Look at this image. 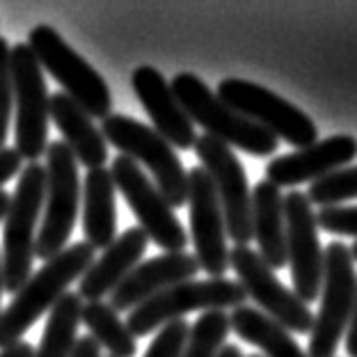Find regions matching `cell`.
Wrapping results in <instances>:
<instances>
[{"label": "cell", "instance_id": "cell-39", "mask_svg": "<svg viewBox=\"0 0 357 357\" xmlns=\"http://www.w3.org/2000/svg\"><path fill=\"white\" fill-rule=\"evenodd\" d=\"M245 357H264V355H245Z\"/></svg>", "mask_w": 357, "mask_h": 357}, {"label": "cell", "instance_id": "cell-12", "mask_svg": "<svg viewBox=\"0 0 357 357\" xmlns=\"http://www.w3.org/2000/svg\"><path fill=\"white\" fill-rule=\"evenodd\" d=\"M192 149L215 188L227 236L236 245H250L252 241V190L248 185V174L241 160L231 147L211 135H199Z\"/></svg>", "mask_w": 357, "mask_h": 357}, {"label": "cell", "instance_id": "cell-10", "mask_svg": "<svg viewBox=\"0 0 357 357\" xmlns=\"http://www.w3.org/2000/svg\"><path fill=\"white\" fill-rule=\"evenodd\" d=\"M215 96L238 115L248 117L275 137L305 149L319 140V128L312 117L298 108V105L282 99L280 94L271 92L264 85L250 83L241 78H227L218 85Z\"/></svg>", "mask_w": 357, "mask_h": 357}, {"label": "cell", "instance_id": "cell-7", "mask_svg": "<svg viewBox=\"0 0 357 357\" xmlns=\"http://www.w3.org/2000/svg\"><path fill=\"white\" fill-rule=\"evenodd\" d=\"M28 48L37 58L42 71H48L62 85L64 94L85 110L92 119H105L110 115L112 96L110 87L92 64L62 39L51 26H37L28 35Z\"/></svg>", "mask_w": 357, "mask_h": 357}, {"label": "cell", "instance_id": "cell-24", "mask_svg": "<svg viewBox=\"0 0 357 357\" xmlns=\"http://www.w3.org/2000/svg\"><path fill=\"white\" fill-rule=\"evenodd\" d=\"M80 312H83V303L78 294L67 291L48 312L42 344L32 357H69L78 342L76 332L80 326Z\"/></svg>", "mask_w": 357, "mask_h": 357}, {"label": "cell", "instance_id": "cell-8", "mask_svg": "<svg viewBox=\"0 0 357 357\" xmlns=\"http://www.w3.org/2000/svg\"><path fill=\"white\" fill-rule=\"evenodd\" d=\"M355 261L346 243H330L323 250L321 307L310 332V357H335L355 305Z\"/></svg>", "mask_w": 357, "mask_h": 357}, {"label": "cell", "instance_id": "cell-34", "mask_svg": "<svg viewBox=\"0 0 357 357\" xmlns=\"http://www.w3.org/2000/svg\"><path fill=\"white\" fill-rule=\"evenodd\" d=\"M35 355V348H32L28 342H19L5 351H0V357H32Z\"/></svg>", "mask_w": 357, "mask_h": 357}, {"label": "cell", "instance_id": "cell-36", "mask_svg": "<svg viewBox=\"0 0 357 357\" xmlns=\"http://www.w3.org/2000/svg\"><path fill=\"white\" fill-rule=\"evenodd\" d=\"M7 208H10V195H7L5 190H0V222L5 220Z\"/></svg>", "mask_w": 357, "mask_h": 357}, {"label": "cell", "instance_id": "cell-38", "mask_svg": "<svg viewBox=\"0 0 357 357\" xmlns=\"http://www.w3.org/2000/svg\"><path fill=\"white\" fill-rule=\"evenodd\" d=\"M351 255H353V261H357V241L353 243V248H351Z\"/></svg>", "mask_w": 357, "mask_h": 357}, {"label": "cell", "instance_id": "cell-3", "mask_svg": "<svg viewBox=\"0 0 357 357\" xmlns=\"http://www.w3.org/2000/svg\"><path fill=\"white\" fill-rule=\"evenodd\" d=\"M172 92L181 103L192 124H199L206 135L220 140L227 147H236L250 156L264 158L278 151L280 140L255 121L238 115L211 92L208 85L195 74H176L172 78Z\"/></svg>", "mask_w": 357, "mask_h": 357}, {"label": "cell", "instance_id": "cell-19", "mask_svg": "<svg viewBox=\"0 0 357 357\" xmlns=\"http://www.w3.org/2000/svg\"><path fill=\"white\" fill-rule=\"evenodd\" d=\"M147 245L149 238L140 227L126 229L83 273V278L78 282V298L87 300V303H101L142 261Z\"/></svg>", "mask_w": 357, "mask_h": 357}, {"label": "cell", "instance_id": "cell-17", "mask_svg": "<svg viewBox=\"0 0 357 357\" xmlns=\"http://www.w3.org/2000/svg\"><path fill=\"white\" fill-rule=\"evenodd\" d=\"M357 156V140L353 135H332L316 140L296 153L273 158L266 167L268 181L278 188H294L305 181H316L335 169H342Z\"/></svg>", "mask_w": 357, "mask_h": 357}, {"label": "cell", "instance_id": "cell-16", "mask_svg": "<svg viewBox=\"0 0 357 357\" xmlns=\"http://www.w3.org/2000/svg\"><path fill=\"white\" fill-rule=\"evenodd\" d=\"M133 92L149 115L153 131L167 140L174 149L190 151L197 142L195 124L176 101L165 76L153 67H137L131 78Z\"/></svg>", "mask_w": 357, "mask_h": 357}, {"label": "cell", "instance_id": "cell-22", "mask_svg": "<svg viewBox=\"0 0 357 357\" xmlns=\"http://www.w3.org/2000/svg\"><path fill=\"white\" fill-rule=\"evenodd\" d=\"M80 202L85 243L92 250H105L117 238V188L108 169H89Z\"/></svg>", "mask_w": 357, "mask_h": 357}, {"label": "cell", "instance_id": "cell-33", "mask_svg": "<svg viewBox=\"0 0 357 357\" xmlns=\"http://www.w3.org/2000/svg\"><path fill=\"white\" fill-rule=\"evenodd\" d=\"M348 335H346V353L351 357H357V291H355V305L351 321H348Z\"/></svg>", "mask_w": 357, "mask_h": 357}, {"label": "cell", "instance_id": "cell-15", "mask_svg": "<svg viewBox=\"0 0 357 357\" xmlns=\"http://www.w3.org/2000/svg\"><path fill=\"white\" fill-rule=\"evenodd\" d=\"M190 213V241L195 245V259L199 271L208 278H225L229 271V248H227V227L220 202L206 169L197 165L188 172V197Z\"/></svg>", "mask_w": 357, "mask_h": 357}, {"label": "cell", "instance_id": "cell-30", "mask_svg": "<svg viewBox=\"0 0 357 357\" xmlns=\"http://www.w3.org/2000/svg\"><path fill=\"white\" fill-rule=\"evenodd\" d=\"M316 227L328 234L357 238V206H326L314 213Z\"/></svg>", "mask_w": 357, "mask_h": 357}, {"label": "cell", "instance_id": "cell-21", "mask_svg": "<svg viewBox=\"0 0 357 357\" xmlns=\"http://www.w3.org/2000/svg\"><path fill=\"white\" fill-rule=\"evenodd\" d=\"M252 238L259 243V257L271 271L287 266L284 197L271 181H259L252 190Z\"/></svg>", "mask_w": 357, "mask_h": 357}, {"label": "cell", "instance_id": "cell-26", "mask_svg": "<svg viewBox=\"0 0 357 357\" xmlns=\"http://www.w3.org/2000/svg\"><path fill=\"white\" fill-rule=\"evenodd\" d=\"M229 332L231 326L227 312L222 310L204 312L192 323L181 357H218L227 337H229Z\"/></svg>", "mask_w": 357, "mask_h": 357}, {"label": "cell", "instance_id": "cell-23", "mask_svg": "<svg viewBox=\"0 0 357 357\" xmlns=\"http://www.w3.org/2000/svg\"><path fill=\"white\" fill-rule=\"evenodd\" d=\"M229 326L243 342L261 348L264 357H310L291 337V332L252 307H236L229 314Z\"/></svg>", "mask_w": 357, "mask_h": 357}, {"label": "cell", "instance_id": "cell-31", "mask_svg": "<svg viewBox=\"0 0 357 357\" xmlns=\"http://www.w3.org/2000/svg\"><path fill=\"white\" fill-rule=\"evenodd\" d=\"M21 165H23V160L19 153H16V149L12 147L0 149V188H3L10 178H14L16 172H21Z\"/></svg>", "mask_w": 357, "mask_h": 357}, {"label": "cell", "instance_id": "cell-14", "mask_svg": "<svg viewBox=\"0 0 357 357\" xmlns=\"http://www.w3.org/2000/svg\"><path fill=\"white\" fill-rule=\"evenodd\" d=\"M284 222L294 294L300 303L310 305L319 300L323 284V243L319 238L314 208L305 192L291 190L284 195Z\"/></svg>", "mask_w": 357, "mask_h": 357}, {"label": "cell", "instance_id": "cell-20", "mask_svg": "<svg viewBox=\"0 0 357 357\" xmlns=\"http://www.w3.org/2000/svg\"><path fill=\"white\" fill-rule=\"evenodd\" d=\"M48 117L58 126L64 137V144L74 153L76 163L87 169H99L108 160V142L94 126L92 117L69 99L64 92L51 94L48 101Z\"/></svg>", "mask_w": 357, "mask_h": 357}, {"label": "cell", "instance_id": "cell-1", "mask_svg": "<svg viewBox=\"0 0 357 357\" xmlns=\"http://www.w3.org/2000/svg\"><path fill=\"white\" fill-rule=\"evenodd\" d=\"M92 261L94 250L85 241L67 245L58 257L44 261L42 271L32 275L7 310L0 312V351L23 342L21 337L53 310V305L67 294L69 284L83 278Z\"/></svg>", "mask_w": 357, "mask_h": 357}, {"label": "cell", "instance_id": "cell-27", "mask_svg": "<svg viewBox=\"0 0 357 357\" xmlns=\"http://www.w3.org/2000/svg\"><path fill=\"white\" fill-rule=\"evenodd\" d=\"M307 199H310V204L321 208L339 206L342 202L357 199V165L335 169V172L312 181L310 190H307Z\"/></svg>", "mask_w": 357, "mask_h": 357}, {"label": "cell", "instance_id": "cell-29", "mask_svg": "<svg viewBox=\"0 0 357 357\" xmlns=\"http://www.w3.org/2000/svg\"><path fill=\"white\" fill-rule=\"evenodd\" d=\"M12 110H14V92H12V71H10V46L0 37V149H5Z\"/></svg>", "mask_w": 357, "mask_h": 357}, {"label": "cell", "instance_id": "cell-35", "mask_svg": "<svg viewBox=\"0 0 357 357\" xmlns=\"http://www.w3.org/2000/svg\"><path fill=\"white\" fill-rule=\"evenodd\" d=\"M218 357H245V355L241 353V348L236 344H227L222 346V351L218 353Z\"/></svg>", "mask_w": 357, "mask_h": 357}, {"label": "cell", "instance_id": "cell-11", "mask_svg": "<svg viewBox=\"0 0 357 357\" xmlns=\"http://www.w3.org/2000/svg\"><path fill=\"white\" fill-rule=\"evenodd\" d=\"M108 172L115 188L124 195L137 227L147 234L149 241H153V245L163 248L165 252H183L190 241L188 231L183 229L174 208L167 204L147 172L135 160L121 156V153L115 156Z\"/></svg>", "mask_w": 357, "mask_h": 357}, {"label": "cell", "instance_id": "cell-25", "mask_svg": "<svg viewBox=\"0 0 357 357\" xmlns=\"http://www.w3.org/2000/svg\"><path fill=\"white\" fill-rule=\"evenodd\" d=\"M80 321L89 330V337L103 346L110 357H135L137 339L128 332L126 323L108 303H85L80 312Z\"/></svg>", "mask_w": 357, "mask_h": 357}, {"label": "cell", "instance_id": "cell-18", "mask_svg": "<svg viewBox=\"0 0 357 357\" xmlns=\"http://www.w3.org/2000/svg\"><path fill=\"white\" fill-rule=\"evenodd\" d=\"M199 273L197 259L188 252H165L160 257L140 261L131 273L126 275V280L110 294V307L119 312H131L137 305H142L144 300L153 298L160 291L169 287H176L181 282L195 280V275Z\"/></svg>", "mask_w": 357, "mask_h": 357}, {"label": "cell", "instance_id": "cell-6", "mask_svg": "<svg viewBox=\"0 0 357 357\" xmlns=\"http://www.w3.org/2000/svg\"><path fill=\"white\" fill-rule=\"evenodd\" d=\"M245 298L248 296L241 284L227 278L181 282L131 310L126 328L135 339L149 337L153 335V330H160L172 321H181V316L190 312L236 310V307L245 305Z\"/></svg>", "mask_w": 357, "mask_h": 357}, {"label": "cell", "instance_id": "cell-4", "mask_svg": "<svg viewBox=\"0 0 357 357\" xmlns=\"http://www.w3.org/2000/svg\"><path fill=\"white\" fill-rule=\"evenodd\" d=\"M101 135L105 142L117 147L121 156H128L137 165H144L153 176V185L160 190L172 208L185 206L188 197V172L181 158L167 140H163L151 126L126 115H108L101 121Z\"/></svg>", "mask_w": 357, "mask_h": 357}, {"label": "cell", "instance_id": "cell-2", "mask_svg": "<svg viewBox=\"0 0 357 357\" xmlns=\"http://www.w3.org/2000/svg\"><path fill=\"white\" fill-rule=\"evenodd\" d=\"M46 197V169L39 163H28L21 169L14 195H10V208L3 227V289L7 294H19L32 278L35 261L37 222L44 211Z\"/></svg>", "mask_w": 357, "mask_h": 357}, {"label": "cell", "instance_id": "cell-13", "mask_svg": "<svg viewBox=\"0 0 357 357\" xmlns=\"http://www.w3.org/2000/svg\"><path fill=\"white\" fill-rule=\"evenodd\" d=\"M229 268L238 275V284L250 300L261 307L268 319H273L287 332L310 335L314 326V314L310 305L300 303L296 294L278 280L264 259L250 245H234L229 250Z\"/></svg>", "mask_w": 357, "mask_h": 357}, {"label": "cell", "instance_id": "cell-9", "mask_svg": "<svg viewBox=\"0 0 357 357\" xmlns=\"http://www.w3.org/2000/svg\"><path fill=\"white\" fill-rule=\"evenodd\" d=\"M10 71L14 92V140L21 160L37 163L48 147V87L44 71L28 44L10 48Z\"/></svg>", "mask_w": 357, "mask_h": 357}, {"label": "cell", "instance_id": "cell-5", "mask_svg": "<svg viewBox=\"0 0 357 357\" xmlns=\"http://www.w3.org/2000/svg\"><path fill=\"white\" fill-rule=\"evenodd\" d=\"M46 197L35 241V257L48 261L58 257L74 231L80 199V172L74 153L62 140L48 142L46 147Z\"/></svg>", "mask_w": 357, "mask_h": 357}, {"label": "cell", "instance_id": "cell-37", "mask_svg": "<svg viewBox=\"0 0 357 357\" xmlns=\"http://www.w3.org/2000/svg\"><path fill=\"white\" fill-rule=\"evenodd\" d=\"M3 257H0V296H3Z\"/></svg>", "mask_w": 357, "mask_h": 357}, {"label": "cell", "instance_id": "cell-28", "mask_svg": "<svg viewBox=\"0 0 357 357\" xmlns=\"http://www.w3.org/2000/svg\"><path fill=\"white\" fill-rule=\"evenodd\" d=\"M190 326L181 321H172L158 330V335L153 337L144 357H181L185 339H188Z\"/></svg>", "mask_w": 357, "mask_h": 357}, {"label": "cell", "instance_id": "cell-32", "mask_svg": "<svg viewBox=\"0 0 357 357\" xmlns=\"http://www.w3.org/2000/svg\"><path fill=\"white\" fill-rule=\"evenodd\" d=\"M69 357H101V346L94 342L92 337H78V342L74 346Z\"/></svg>", "mask_w": 357, "mask_h": 357}]
</instances>
